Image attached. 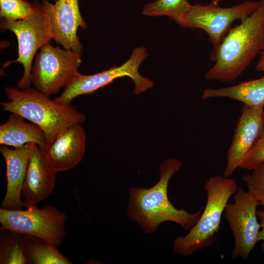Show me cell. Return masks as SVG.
<instances>
[{
    "mask_svg": "<svg viewBox=\"0 0 264 264\" xmlns=\"http://www.w3.org/2000/svg\"><path fill=\"white\" fill-rule=\"evenodd\" d=\"M181 166L178 159H166L160 165L159 179L153 186L129 188L127 215L144 233H153L165 221L179 224L185 230H190L198 221L204 207L191 214L184 209L176 208L168 197L169 182Z\"/></svg>",
    "mask_w": 264,
    "mask_h": 264,
    "instance_id": "obj_1",
    "label": "cell"
},
{
    "mask_svg": "<svg viewBox=\"0 0 264 264\" xmlns=\"http://www.w3.org/2000/svg\"><path fill=\"white\" fill-rule=\"evenodd\" d=\"M241 24L231 28L210 58L215 65L205 78L223 83L234 82L264 50V0Z\"/></svg>",
    "mask_w": 264,
    "mask_h": 264,
    "instance_id": "obj_2",
    "label": "cell"
},
{
    "mask_svg": "<svg viewBox=\"0 0 264 264\" xmlns=\"http://www.w3.org/2000/svg\"><path fill=\"white\" fill-rule=\"evenodd\" d=\"M7 101L1 102V110L15 113L39 126L47 142L63 128L84 123L85 114L71 104L65 105L51 99L36 88H4Z\"/></svg>",
    "mask_w": 264,
    "mask_h": 264,
    "instance_id": "obj_3",
    "label": "cell"
},
{
    "mask_svg": "<svg viewBox=\"0 0 264 264\" xmlns=\"http://www.w3.org/2000/svg\"><path fill=\"white\" fill-rule=\"evenodd\" d=\"M238 189L236 181L224 176H211L204 185L207 200L198 221L184 236L173 242L174 252L188 256L213 244L221 217L230 197Z\"/></svg>",
    "mask_w": 264,
    "mask_h": 264,
    "instance_id": "obj_4",
    "label": "cell"
},
{
    "mask_svg": "<svg viewBox=\"0 0 264 264\" xmlns=\"http://www.w3.org/2000/svg\"><path fill=\"white\" fill-rule=\"evenodd\" d=\"M65 213L57 208L46 205L26 210H8L0 208L1 230L42 239L58 247L67 235Z\"/></svg>",
    "mask_w": 264,
    "mask_h": 264,
    "instance_id": "obj_5",
    "label": "cell"
},
{
    "mask_svg": "<svg viewBox=\"0 0 264 264\" xmlns=\"http://www.w3.org/2000/svg\"><path fill=\"white\" fill-rule=\"evenodd\" d=\"M82 53L53 46L50 43L40 48L31 71L35 88L50 96L65 88L79 73Z\"/></svg>",
    "mask_w": 264,
    "mask_h": 264,
    "instance_id": "obj_6",
    "label": "cell"
},
{
    "mask_svg": "<svg viewBox=\"0 0 264 264\" xmlns=\"http://www.w3.org/2000/svg\"><path fill=\"white\" fill-rule=\"evenodd\" d=\"M148 55L146 47H136L132 50L130 58L120 66H114L91 75H83L79 73L64 88L62 94L54 100L61 104L68 105L78 96L91 94L111 84L115 79L126 76L131 78L134 83L133 94L145 92L153 87L154 83L148 78L141 75L138 69Z\"/></svg>",
    "mask_w": 264,
    "mask_h": 264,
    "instance_id": "obj_7",
    "label": "cell"
},
{
    "mask_svg": "<svg viewBox=\"0 0 264 264\" xmlns=\"http://www.w3.org/2000/svg\"><path fill=\"white\" fill-rule=\"evenodd\" d=\"M260 1H246L229 7H221L212 2L207 5H192L180 19L184 28L201 29L208 34L213 49H217L237 20L244 21L258 7Z\"/></svg>",
    "mask_w": 264,
    "mask_h": 264,
    "instance_id": "obj_8",
    "label": "cell"
},
{
    "mask_svg": "<svg viewBox=\"0 0 264 264\" xmlns=\"http://www.w3.org/2000/svg\"><path fill=\"white\" fill-rule=\"evenodd\" d=\"M0 27L13 32L18 42V58L14 61L5 62L2 68L14 63L22 65L24 73L17 82V88L21 89L30 88L33 58L37 50L52 39L40 4L38 12L33 16L17 21L1 19Z\"/></svg>",
    "mask_w": 264,
    "mask_h": 264,
    "instance_id": "obj_9",
    "label": "cell"
},
{
    "mask_svg": "<svg viewBox=\"0 0 264 264\" xmlns=\"http://www.w3.org/2000/svg\"><path fill=\"white\" fill-rule=\"evenodd\" d=\"M234 202L227 203L224 218L234 238L232 258L247 260L258 242L261 224L258 221L257 208L259 202L247 191L241 188L234 195Z\"/></svg>",
    "mask_w": 264,
    "mask_h": 264,
    "instance_id": "obj_10",
    "label": "cell"
},
{
    "mask_svg": "<svg viewBox=\"0 0 264 264\" xmlns=\"http://www.w3.org/2000/svg\"><path fill=\"white\" fill-rule=\"evenodd\" d=\"M40 8L52 39L64 48L82 53L84 47L77 30H85L87 26L81 16L78 0H57L54 4L43 0Z\"/></svg>",
    "mask_w": 264,
    "mask_h": 264,
    "instance_id": "obj_11",
    "label": "cell"
},
{
    "mask_svg": "<svg viewBox=\"0 0 264 264\" xmlns=\"http://www.w3.org/2000/svg\"><path fill=\"white\" fill-rule=\"evenodd\" d=\"M264 132V109L243 105L228 150L223 176L233 174Z\"/></svg>",
    "mask_w": 264,
    "mask_h": 264,
    "instance_id": "obj_12",
    "label": "cell"
},
{
    "mask_svg": "<svg viewBox=\"0 0 264 264\" xmlns=\"http://www.w3.org/2000/svg\"><path fill=\"white\" fill-rule=\"evenodd\" d=\"M57 173L43 149L33 144L22 190L23 206H37L48 198L54 191Z\"/></svg>",
    "mask_w": 264,
    "mask_h": 264,
    "instance_id": "obj_13",
    "label": "cell"
},
{
    "mask_svg": "<svg viewBox=\"0 0 264 264\" xmlns=\"http://www.w3.org/2000/svg\"><path fill=\"white\" fill-rule=\"evenodd\" d=\"M86 135L81 124L67 126L48 141L44 148L48 160L58 172L69 170L82 160Z\"/></svg>",
    "mask_w": 264,
    "mask_h": 264,
    "instance_id": "obj_14",
    "label": "cell"
},
{
    "mask_svg": "<svg viewBox=\"0 0 264 264\" xmlns=\"http://www.w3.org/2000/svg\"><path fill=\"white\" fill-rule=\"evenodd\" d=\"M33 144L29 143L14 149L1 145L0 152L6 163L7 180L6 191L0 205L1 208L22 209V190Z\"/></svg>",
    "mask_w": 264,
    "mask_h": 264,
    "instance_id": "obj_15",
    "label": "cell"
},
{
    "mask_svg": "<svg viewBox=\"0 0 264 264\" xmlns=\"http://www.w3.org/2000/svg\"><path fill=\"white\" fill-rule=\"evenodd\" d=\"M25 120L10 113L7 121L0 126V144L18 148L32 143L44 148L47 143L44 132L36 124Z\"/></svg>",
    "mask_w": 264,
    "mask_h": 264,
    "instance_id": "obj_16",
    "label": "cell"
},
{
    "mask_svg": "<svg viewBox=\"0 0 264 264\" xmlns=\"http://www.w3.org/2000/svg\"><path fill=\"white\" fill-rule=\"evenodd\" d=\"M201 97L207 99L227 97L242 102L253 108H264V76L257 79L245 81L231 87L206 88Z\"/></svg>",
    "mask_w": 264,
    "mask_h": 264,
    "instance_id": "obj_17",
    "label": "cell"
},
{
    "mask_svg": "<svg viewBox=\"0 0 264 264\" xmlns=\"http://www.w3.org/2000/svg\"><path fill=\"white\" fill-rule=\"evenodd\" d=\"M28 264H71L58 249V246L42 239L23 235Z\"/></svg>",
    "mask_w": 264,
    "mask_h": 264,
    "instance_id": "obj_18",
    "label": "cell"
},
{
    "mask_svg": "<svg viewBox=\"0 0 264 264\" xmlns=\"http://www.w3.org/2000/svg\"><path fill=\"white\" fill-rule=\"evenodd\" d=\"M0 264H28L23 235L9 230H1Z\"/></svg>",
    "mask_w": 264,
    "mask_h": 264,
    "instance_id": "obj_19",
    "label": "cell"
},
{
    "mask_svg": "<svg viewBox=\"0 0 264 264\" xmlns=\"http://www.w3.org/2000/svg\"><path fill=\"white\" fill-rule=\"evenodd\" d=\"M191 6L188 0H156L146 4L142 14L151 17L167 16L178 23Z\"/></svg>",
    "mask_w": 264,
    "mask_h": 264,
    "instance_id": "obj_20",
    "label": "cell"
},
{
    "mask_svg": "<svg viewBox=\"0 0 264 264\" xmlns=\"http://www.w3.org/2000/svg\"><path fill=\"white\" fill-rule=\"evenodd\" d=\"M40 2L33 3L26 0L0 1L1 19L17 21L26 19L35 15L39 9Z\"/></svg>",
    "mask_w": 264,
    "mask_h": 264,
    "instance_id": "obj_21",
    "label": "cell"
},
{
    "mask_svg": "<svg viewBox=\"0 0 264 264\" xmlns=\"http://www.w3.org/2000/svg\"><path fill=\"white\" fill-rule=\"evenodd\" d=\"M251 174L242 177L248 188V192L264 206V162L256 166Z\"/></svg>",
    "mask_w": 264,
    "mask_h": 264,
    "instance_id": "obj_22",
    "label": "cell"
},
{
    "mask_svg": "<svg viewBox=\"0 0 264 264\" xmlns=\"http://www.w3.org/2000/svg\"><path fill=\"white\" fill-rule=\"evenodd\" d=\"M264 162V132L246 155L239 167L253 170L258 165Z\"/></svg>",
    "mask_w": 264,
    "mask_h": 264,
    "instance_id": "obj_23",
    "label": "cell"
},
{
    "mask_svg": "<svg viewBox=\"0 0 264 264\" xmlns=\"http://www.w3.org/2000/svg\"><path fill=\"white\" fill-rule=\"evenodd\" d=\"M257 215L258 218L259 219L262 229L260 230L258 236V242L262 241H264V211L257 210Z\"/></svg>",
    "mask_w": 264,
    "mask_h": 264,
    "instance_id": "obj_24",
    "label": "cell"
},
{
    "mask_svg": "<svg viewBox=\"0 0 264 264\" xmlns=\"http://www.w3.org/2000/svg\"><path fill=\"white\" fill-rule=\"evenodd\" d=\"M259 55L260 58L256 69L258 71H264V50L262 51Z\"/></svg>",
    "mask_w": 264,
    "mask_h": 264,
    "instance_id": "obj_25",
    "label": "cell"
},
{
    "mask_svg": "<svg viewBox=\"0 0 264 264\" xmlns=\"http://www.w3.org/2000/svg\"><path fill=\"white\" fill-rule=\"evenodd\" d=\"M261 247H262V249L263 250V251L264 252V241H263V242H262V244H261Z\"/></svg>",
    "mask_w": 264,
    "mask_h": 264,
    "instance_id": "obj_26",
    "label": "cell"
},
{
    "mask_svg": "<svg viewBox=\"0 0 264 264\" xmlns=\"http://www.w3.org/2000/svg\"><path fill=\"white\" fill-rule=\"evenodd\" d=\"M212 2H216V3H218V2H219L221 0H210Z\"/></svg>",
    "mask_w": 264,
    "mask_h": 264,
    "instance_id": "obj_27",
    "label": "cell"
},
{
    "mask_svg": "<svg viewBox=\"0 0 264 264\" xmlns=\"http://www.w3.org/2000/svg\"><path fill=\"white\" fill-rule=\"evenodd\" d=\"M9 0H0V1H9Z\"/></svg>",
    "mask_w": 264,
    "mask_h": 264,
    "instance_id": "obj_28",
    "label": "cell"
}]
</instances>
